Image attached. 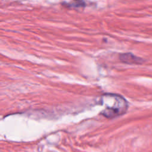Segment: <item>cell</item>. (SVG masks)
Instances as JSON below:
<instances>
[{
  "instance_id": "cell-1",
  "label": "cell",
  "mask_w": 152,
  "mask_h": 152,
  "mask_svg": "<svg viewBox=\"0 0 152 152\" xmlns=\"http://www.w3.org/2000/svg\"><path fill=\"white\" fill-rule=\"evenodd\" d=\"M100 103L104 106L102 115L108 118H113L123 115L128 109V103L120 95L104 94L100 97Z\"/></svg>"
},
{
  "instance_id": "cell-2",
  "label": "cell",
  "mask_w": 152,
  "mask_h": 152,
  "mask_svg": "<svg viewBox=\"0 0 152 152\" xmlns=\"http://www.w3.org/2000/svg\"><path fill=\"white\" fill-rule=\"evenodd\" d=\"M120 61L128 64H141L142 63V59L135 56L130 53H122L119 56Z\"/></svg>"
},
{
  "instance_id": "cell-3",
  "label": "cell",
  "mask_w": 152,
  "mask_h": 152,
  "mask_svg": "<svg viewBox=\"0 0 152 152\" xmlns=\"http://www.w3.org/2000/svg\"><path fill=\"white\" fill-rule=\"evenodd\" d=\"M74 1H80V0H74Z\"/></svg>"
}]
</instances>
